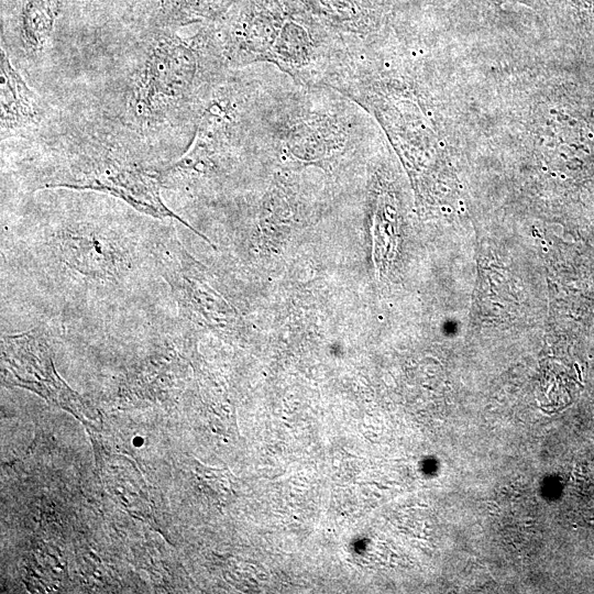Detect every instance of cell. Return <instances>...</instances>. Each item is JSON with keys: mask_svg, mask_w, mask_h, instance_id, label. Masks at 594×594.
<instances>
[{"mask_svg": "<svg viewBox=\"0 0 594 594\" xmlns=\"http://www.w3.org/2000/svg\"><path fill=\"white\" fill-rule=\"evenodd\" d=\"M124 36L89 109L151 146L162 139L190 142L210 95L231 70L212 24L188 37L172 29H128Z\"/></svg>", "mask_w": 594, "mask_h": 594, "instance_id": "cell-1", "label": "cell"}, {"mask_svg": "<svg viewBox=\"0 0 594 594\" xmlns=\"http://www.w3.org/2000/svg\"><path fill=\"white\" fill-rule=\"evenodd\" d=\"M24 143L36 153L31 175L34 190L103 193L143 215L176 220L205 239L164 202L163 166L146 157L151 145L110 119L90 109L75 113L59 110L42 132Z\"/></svg>", "mask_w": 594, "mask_h": 594, "instance_id": "cell-2", "label": "cell"}, {"mask_svg": "<svg viewBox=\"0 0 594 594\" xmlns=\"http://www.w3.org/2000/svg\"><path fill=\"white\" fill-rule=\"evenodd\" d=\"M1 351L7 383L28 388L81 420L91 419L84 399L57 374L50 345L38 329L2 337Z\"/></svg>", "mask_w": 594, "mask_h": 594, "instance_id": "cell-3", "label": "cell"}, {"mask_svg": "<svg viewBox=\"0 0 594 594\" xmlns=\"http://www.w3.org/2000/svg\"><path fill=\"white\" fill-rule=\"evenodd\" d=\"M75 0H1V46L19 68L43 63L54 47L57 23Z\"/></svg>", "mask_w": 594, "mask_h": 594, "instance_id": "cell-4", "label": "cell"}, {"mask_svg": "<svg viewBox=\"0 0 594 594\" xmlns=\"http://www.w3.org/2000/svg\"><path fill=\"white\" fill-rule=\"evenodd\" d=\"M158 268L178 304L194 319L212 326H228L233 317L230 308L202 280L197 265L173 235L161 240L155 249Z\"/></svg>", "mask_w": 594, "mask_h": 594, "instance_id": "cell-5", "label": "cell"}, {"mask_svg": "<svg viewBox=\"0 0 594 594\" xmlns=\"http://www.w3.org/2000/svg\"><path fill=\"white\" fill-rule=\"evenodd\" d=\"M48 100L25 80L1 46L0 53V127L1 141H28L42 132L57 116Z\"/></svg>", "mask_w": 594, "mask_h": 594, "instance_id": "cell-6", "label": "cell"}, {"mask_svg": "<svg viewBox=\"0 0 594 594\" xmlns=\"http://www.w3.org/2000/svg\"><path fill=\"white\" fill-rule=\"evenodd\" d=\"M61 249L67 263L80 273L97 277L116 275L122 257L105 239L91 232H68Z\"/></svg>", "mask_w": 594, "mask_h": 594, "instance_id": "cell-7", "label": "cell"}, {"mask_svg": "<svg viewBox=\"0 0 594 594\" xmlns=\"http://www.w3.org/2000/svg\"><path fill=\"white\" fill-rule=\"evenodd\" d=\"M105 480L112 494L131 510L145 508V495L140 483L138 471L131 470L127 461L120 459L119 463H106L103 466Z\"/></svg>", "mask_w": 594, "mask_h": 594, "instance_id": "cell-8", "label": "cell"}, {"mask_svg": "<svg viewBox=\"0 0 594 594\" xmlns=\"http://www.w3.org/2000/svg\"><path fill=\"white\" fill-rule=\"evenodd\" d=\"M582 15H588L593 12L594 0H566Z\"/></svg>", "mask_w": 594, "mask_h": 594, "instance_id": "cell-9", "label": "cell"}, {"mask_svg": "<svg viewBox=\"0 0 594 594\" xmlns=\"http://www.w3.org/2000/svg\"><path fill=\"white\" fill-rule=\"evenodd\" d=\"M524 3L535 10H543L546 7V0H515Z\"/></svg>", "mask_w": 594, "mask_h": 594, "instance_id": "cell-10", "label": "cell"}]
</instances>
